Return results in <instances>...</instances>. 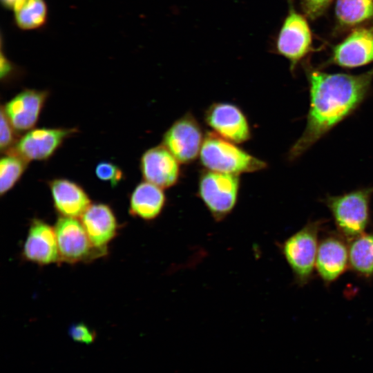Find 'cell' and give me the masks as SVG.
Wrapping results in <instances>:
<instances>
[{"label":"cell","mask_w":373,"mask_h":373,"mask_svg":"<svg viewBox=\"0 0 373 373\" xmlns=\"http://www.w3.org/2000/svg\"><path fill=\"white\" fill-rule=\"evenodd\" d=\"M305 71L309 108L305 130L288 153L289 160L301 156L357 110L369 95L373 81V68L358 75L328 73L307 63Z\"/></svg>","instance_id":"cell-1"},{"label":"cell","mask_w":373,"mask_h":373,"mask_svg":"<svg viewBox=\"0 0 373 373\" xmlns=\"http://www.w3.org/2000/svg\"><path fill=\"white\" fill-rule=\"evenodd\" d=\"M237 144L213 131L207 132L199 156L200 164L207 170L239 175L260 171L267 167L266 162Z\"/></svg>","instance_id":"cell-2"},{"label":"cell","mask_w":373,"mask_h":373,"mask_svg":"<svg viewBox=\"0 0 373 373\" xmlns=\"http://www.w3.org/2000/svg\"><path fill=\"white\" fill-rule=\"evenodd\" d=\"M373 186L327 195L324 203L329 210L338 233L347 240L365 233L370 218Z\"/></svg>","instance_id":"cell-3"},{"label":"cell","mask_w":373,"mask_h":373,"mask_svg":"<svg viewBox=\"0 0 373 373\" xmlns=\"http://www.w3.org/2000/svg\"><path fill=\"white\" fill-rule=\"evenodd\" d=\"M324 222L322 220L309 221L280 245L281 254L300 286L307 283L313 275L318 235Z\"/></svg>","instance_id":"cell-4"},{"label":"cell","mask_w":373,"mask_h":373,"mask_svg":"<svg viewBox=\"0 0 373 373\" xmlns=\"http://www.w3.org/2000/svg\"><path fill=\"white\" fill-rule=\"evenodd\" d=\"M240 189L239 175L204 169L200 173L196 193L214 221L219 222L236 208Z\"/></svg>","instance_id":"cell-5"},{"label":"cell","mask_w":373,"mask_h":373,"mask_svg":"<svg viewBox=\"0 0 373 373\" xmlns=\"http://www.w3.org/2000/svg\"><path fill=\"white\" fill-rule=\"evenodd\" d=\"M289 10L277 34L275 50L289 62L290 70L294 73L298 65L314 50L313 37L308 21L296 11L291 0Z\"/></svg>","instance_id":"cell-6"},{"label":"cell","mask_w":373,"mask_h":373,"mask_svg":"<svg viewBox=\"0 0 373 373\" xmlns=\"http://www.w3.org/2000/svg\"><path fill=\"white\" fill-rule=\"evenodd\" d=\"M54 228L60 262H88L107 254V251L93 245L82 222L77 218L59 216Z\"/></svg>","instance_id":"cell-7"},{"label":"cell","mask_w":373,"mask_h":373,"mask_svg":"<svg viewBox=\"0 0 373 373\" xmlns=\"http://www.w3.org/2000/svg\"><path fill=\"white\" fill-rule=\"evenodd\" d=\"M205 135L195 117L188 111L174 121L162 136V144L181 164H190L199 156Z\"/></svg>","instance_id":"cell-8"},{"label":"cell","mask_w":373,"mask_h":373,"mask_svg":"<svg viewBox=\"0 0 373 373\" xmlns=\"http://www.w3.org/2000/svg\"><path fill=\"white\" fill-rule=\"evenodd\" d=\"M77 132V128H34L19 137L15 145L6 153H15L28 162L46 161L56 153L67 138Z\"/></svg>","instance_id":"cell-9"},{"label":"cell","mask_w":373,"mask_h":373,"mask_svg":"<svg viewBox=\"0 0 373 373\" xmlns=\"http://www.w3.org/2000/svg\"><path fill=\"white\" fill-rule=\"evenodd\" d=\"M206 124L218 136L236 144L251 138L249 120L237 105L226 102H215L204 111Z\"/></svg>","instance_id":"cell-10"},{"label":"cell","mask_w":373,"mask_h":373,"mask_svg":"<svg viewBox=\"0 0 373 373\" xmlns=\"http://www.w3.org/2000/svg\"><path fill=\"white\" fill-rule=\"evenodd\" d=\"M373 62V26L357 27L334 46L323 66L335 65L352 69Z\"/></svg>","instance_id":"cell-11"},{"label":"cell","mask_w":373,"mask_h":373,"mask_svg":"<svg viewBox=\"0 0 373 373\" xmlns=\"http://www.w3.org/2000/svg\"><path fill=\"white\" fill-rule=\"evenodd\" d=\"M181 163L162 144L144 152L140 160L143 180L163 189L174 186L181 177Z\"/></svg>","instance_id":"cell-12"},{"label":"cell","mask_w":373,"mask_h":373,"mask_svg":"<svg viewBox=\"0 0 373 373\" xmlns=\"http://www.w3.org/2000/svg\"><path fill=\"white\" fill-rule=\"evenodd\" d=\"M48 95L46 90L26 88L1 107L18 132L28 131L36 126Z\"/></svg>","instance_id":"cell-13"},{"label":"cell","mask_w":373,"mask_h":373,"mask_svg":"<svg viewBox=\"0 0 373 373\" xmlns=\"http://www.w3.org/2000/svg\"><path fill=\"white\" fill-rule=\"evenodd\" d=\"M22 256L41 266L60 262L55 228L41 219L32 220L23 242Z\"/></svg>","instance_id":"cell-14"},{"label":"cell","mask_w":373,"mask_h":373,"mask_svg":"<svg viewBox=\"0 0 373 373\" xmlns=\"http://www.w3.org/2000/svg\"><path fill=\"white\" fill-rule=\"evenodd\" d=\"M349 266V246L341 234H330L318 243L315 269L325 284L336 280Z\"/></svg>","instance_id":"cell-15"},{"label":"cell","mask_w":373,"mask_h":373,"mask_svg":"<svg viewBox=\"0 0 373 373\" xmlns=\"http://www.w3.org/2000/svg\"><path fill=\"white\" fill-rule=\"evenodd\" d=\"M81 222L93 245L107 251L119 228L113 209L105 203L91 204L81 216Z\"/></svg>","instance_id":"cell-16"},{"label":"cell","mask_w":373,"mask_h":373,"mask_svg":"<svg viewBox=\"0 0 373 373\" xmlns=\"http://www.w3.org/2000/svg\"><path fill=\"white\" fill-rule=\"evenodd\" d=\"M53 206L60 216L81 217L91 204L85 189L78 183L64 178L48 182Z\"/></svg>","instance_id":"cell-17"},{"label":"cell","mask_w":373,"mask_h":373,"mask_svg":"<svg viewBox=\"0 0 373 373\" xmlns=\"http://www.w3.org/2000/svg\"><path fill=\"white\" fill-rule=\"evenodd\" d=\"M164 189L145 180L137 184L129 198V213L145 221L157 219L166 207Z\"/></svg>","instance_id":"cell-18"},{"label":"cell","mask_w":373,"mask_h":373,"mask_svg":"<svg viewBox=\"0 0 373 373\" xmlns=\"http://www.w3.org/2000/svg\"><path fill=\"white\" fill-rule=\"evenodd\" d=\"M335 32L354 29L373 19V0H336Z\"/></svg>","instance_id":"cell-19"},{"label":"cell","mask_w":373,"mask_h":373,"mask_svg":"<svg viewBox=\"0 0 373 373\" xmlns=\"http://www.w3.org/2000/svg\"><path fill=\"white\" fill-rule=\"evenodd\" d=\"M349 266L360 276H373V233H364L351 240Z\"/></svg>","instance_id":"cell-20"},{"label":"cell","mask_w":373,"mask_h":373,"mask_svg":"<svg viewBox=\"0 0 373 373\" xmlns=\"http://www.w3.org/2000/svg\"><path fill=\"white\" fill-rule=\"evenodd\" d=\"M17 26L23 30H33L42 26L47 18L44 0H20L13 8Z\"/></svg>","instance_id":"cell-21"},{"label":"cell","mask_w":373,"mask_h":373,"mask_svg":"<svg viewBox=\"0 0 373 373\" xmlns=\"http://www.w3.org/2000/svg\"><path fill=\"white\" fill-rule=\"evenodd\" d=\"M28 162L21 157L6 153L0 161V194L10 191L20 180L28 167Z\"/></svg>","instance_id":"cell-22"},{"label":"cell","mask_w":373,"mask_h":373,"mask_svg":"<svg viewBox=\"0 0 373 373\" xmlns=\"http://www.w3.org/2000/svg\"><path fill=\"white\" fill-rule=\"evenodd\" d=\"M0 149L1 153L10 151L19 137L17 131L13 127L3 108L1 107Z\"/></svg>","instance_id":"cell-23"},{"label":"cell","mask_w":373,"mask_h":373,"mask_svg":"<svg viewBox=\"0 0 373 373\" xmlns=\"http://www.w3.org/2000/svg\"><path fill=\"white\" fill-rule=\"evenodd\" d=\"M95 173L99 180L109 182L113 187L117 186L124 178L122 169L108 161L99 162L95 169Z\"/></svg>","instance_id":"cell-24"},{"label":"cell","mask_w":373,"mask_h":373,"mask_svg":"<svg viewBox=\"0 0 373 373\" xmlns=\"http://www.w3.org/2000/svg\"><path fill=\"white\" fill-rule=\"evenodd\" d=\"M68 334L74 341L88 345L94 343L97 337L96 332L82 322L70 325Z\"/></svg>","instance_id":"cell-25"},{"label":"cell","mask_w":373,"mask_h":373,"mask_svg":"<svg viewBox=\"0 0 373 373\" xmlns=\"http://www.w3.org/2000/svg\"><path fill=\"white\" fill-rule=\"evenodd\" d=\"M332 0H299L305 16L315 20L322 16L329 6Z\"/></svg>","instance_id":"cell-26"},{"label":"cell","mask_w":373,"mask_h":373,"mask_svg":"<svg viewBox=\"0 0 373 373\" xmlns=\"http://www.w3.org/2000/svg\"><path fill=\"white\" fill-rule=\"evenodd\" d=\"M13 67L11 62L1 54V79H7L12 74Z\"/></svg>","instance_id":"cell-27"},{"label":"cell","mask_w":373,"mask_h":373,"mask_svg":"<svg viewBox=\"0 0 373 373\" xmlns=\"http://www.w3.org/2000/svg\"><path fill=\"white\" fill-rule=\"evenodd\" d=\"M19 1L20 0H1V2L3 5L6 8L13 9Z\"/></svg>","instance_id":"cell-28"}]
</instances>
